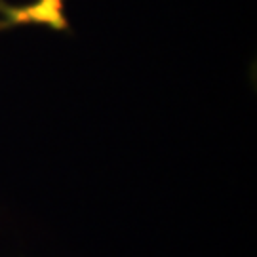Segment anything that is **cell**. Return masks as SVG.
<instances>
[{
	"instance_id": "6da1fadb",
	"label": "cell",
	"mask_w": 257,
	"mask_h": 257,
	"mask_svg": "<svg viewBox=\"0 0 257 257\" xmlns=\"http://www.w3.org/2000/svg\"><path fill=\"white\" fill-rule=\"evenodd\" d=\"M59 4H61V0H42L40 6L35 10V18L42 19V21H54Z\"/></svg>"
}]
</instances>
